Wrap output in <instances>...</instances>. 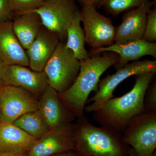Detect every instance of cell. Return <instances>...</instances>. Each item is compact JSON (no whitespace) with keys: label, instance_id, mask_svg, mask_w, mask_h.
I'll use <instances>...</instances> for the list:
<instances>
[{"label":"cell","instance_id":"d4e9b609","mask_svg":"<svg viewBox=\"0 0 156 156\" xmlns=\"http://www.w3.org/2000/svg\"><path fill=\"white\" fill-rule=\"evenodd\" d=\"M14 15L10 0H0V22L12 20Z\"/></svg>","mask_w":156,"mask_h":156},{"label":"cell","instance_id":"8992f818","mask_svg":"<svg viewBox=\"0 0 156 156\" xmlns=\"http://www.w3.org/2000/svg\"><path fill=\"white\" fill-rule=\"evenodd\" d=\"M123 136L138 156H152L156 148V113L144 112L134 117Z\"/></svg>","mask_w":156,"mask_h":156},{"label":"cell","instance_id":"4316f807","mask_svg":"<svg viewBox=\"0 0 156 156\" xmlns=\"http://www.w3.org/2000/svg\"><path fill=\"white\" fill-rule=\"evenodd\" d=\"M6 66V65L5 64L2 59L0 58V87L4 86L2 82V75L4 69Z\"/></svg>","mask_w":156,"mask_h":156},{"label":"cell","instance_id":"603a6c76","mask_svg":"<svg viewBox=\"0 0 156 156\" xmlns=\"http://www.w3.org/2000/svg\"><path fill=\"white\" fill-rule=\"evenodd\" d=\"M142 39L147 42L156 41V9H151L148 13L145 30Z\"/></svg>","mask_w":156,"mask_h":156},{"label":"cell","instance_id":"9c48e42d","mask_svg":"<svg viewBox=\"0 0 156 156\" xmlns=\"http://www.w3.org/2000/svg\"><path fill=\"white\" fill-rule=\"evenodd\" d=\"M38 108L39 99L25 89L9 85L0 87L1 121L13 123Z\"/></svg>","mask_w":156,"mask_h":156},{"label":"cell","instance_id":"4fadbf2b","mask_svg":"<svg viewBox=\"0 0 156 156\" xmlns=\"http://www.w3.org/2000/svg\"><path fill=\"white\" fill-rule=\"evenodd\" d=\"M38 110L50 129L69 126L76 118L62 102L58 92L49 85L39 98Z\"/></svg>","mask_w":156,"mask_h":156},{"label":"cell","instance_id":"4dcf8cb0","mask_svg":"<svg viewBox=\"0 0 156 156\" xmlns=\"http://www.w3.org/2000/svg\"><path fill=\"white\" fill-rule=\"evenodd\" d=\"M152 156H156V152H155L153 154Z\"/></svg>","mask_w":156,"mask_h":156},{"label":"cell","instance_id":"7402d4cb","mask_svg":"<svg viewBox=\"0 0 156 156\" xmlns=\"http://www.w3.org/2000/svg\"><path fill=\"white\" fill-rule=\"evenodd\" d=\"M10 2L12 10L16 15L38 9L44 2L42 0H10Z\"/></svg>","mask_w":156,"mask_h":156},{"label":"cell","instance_id":"f546056e","mask_svg":"<svg viewBox=\"0 0 156 156\" xmlns=\"http://www.w3.org/2000/svg\"><path fill=\"white\" fill-rule=\"evenodd\" d=\"M128 156H138L132 148H130L128 152Z\"/></svg>","mask_w":156,"mask_h":156},{"label":"cell","instance_id":"6da1fadb","mask_svg":"<svg viewBox=\"0 0 156 156\" xmlns=\"http://www.w3.org/2000/svg\"><path fill=\"white\" fill-rule=\"evenodd\" d=\"M119 56L112 52H105L81 60L78 75L72 86L66 91L58 93L62 104L77 118L84 115L85 106L89 95L96 92L101 76L114 66L119 60Z\"/></svg>","mask_w":156,"mask_h":156},{"label":"cell","instance_id":"3957f363","mask_svg":"<svg viewBox=\"0 0 156 156\" xmlns=\"http://www.w3.org/2000/svg\"><path fill=\"white\" fill-rule=\"evenodd\" d=\"M155 73H146L136 76L134 87L120 97L112 98L101 108L93 112V118L102 126L123 133L134 117L145 112L144 99Z\"/></svg>","mask_w":156,"mask_h":156},{"label":"cell","instance_id":"484cf974","mask_svg":"<svg viewBox=\"0 0 156 156\" xmlns=\"http://www.w3.org/2000/svg\"><path fill=\"white\" fill-rule=\"evenodd\" d=\"M82 5H93L99 8L101 0H79Z\"/></svg>","mask_w":156,"mask_h":156},{"label":"cell","instance_id":"7c38bea8","mask_svg":"<svg viewBox=\"0 0 156 156\" xmlns=\"http://www.w3.org/2000/svg\"><path fill=\"white\" fill-rule=\"evenodd\" d=\"M154 4V1L147 0L125 13L122 23L115 27V44H126L142 39L148 13Z\"/></svg>","mask_w":156,"mask_h":156},{"label":"cell","instance_id":"cb8c5ba5","mask_svg":"<svg viewBox=\"0 0 156 156\" xmlns=\"http://www.w3.org/2000/svg\"><path fill=\"white\" fill-rule=\"evenodd\" d=\"M145 112L148 113H156V80L150 84L144 95V99Z\"/></svg>","mask_w":156,"mask_h":156},{"label":"cell","instance_id":"52a82bcc","mask_svg":"<svg viewBox=\"0 0 156 156\" xmlns=\"http://www.w3.org/2000/svg\"><path fill=\"white\" fill-rule=\"evenodd\" d=\"M31 11L38 14L44 27L63 40L66 38L69 27L80 10L75 0H47L38 9Z\"/></svg>","mask_w":156,"mask_h":156},{"label":"cell","instance_id":"44dd1931","mask_svg":"<svg viewBox=\"0 0 156 156\" xmlns=\"http://www.w3.org/2000/svg\"><path fill=\"white\" fill-rule=\"evenodd\" d=\"M147 0H101L99 8L103 7L109 14L115 17L123 12L135 9Z\"/></svg>","mask_w":156,"mask_h":156},{"label":"cell","instance_id":"5b68a950","mask_svg":"<svg viewBox=\"0 0 156 156\" xmlns=\"http://www.w3.org/2000/svg\"><path fill=\"white\" fill-rule=\"evenodd\" d=\"M150 72L156 73V62L154 60L134 62L118 69L115 73L100 81L95 95L87 100V103H92L85 106L84 111L90 113L99 110L106 101L114 97L115 89L123 81L131 76Z\"/></svg>","mask_w":156,"mask_h":156},{"label":"cell","instance_id":"ffe728a7","mask_svg":"<svg viewBox=\"0 0 156 156\" xmlns=\"http://www.w3.org/2000/svg\"><path fill=\"white\" fill-rule=\"evenodd\" d=\"M12 123L36 140L41 138L50 130L38 109L27 113Z\"/></svg>","mask_w":156,"mask_h":156},{"label":"cell","instance_id":"d6986e66","mask_svg":"<svg viewBox=\"0 0 156 156\" xmlns=\"http://www.w3.org/2000/svg\"><path fill=\"white\" fill-rule=\"evenodd\" d=\"M80 11H78L70 24L67 31L65 47L72 51L78 60L89 58V53L85 47L86 37L83 29L81 26Z\"/></svg>","mask_w":156,"mask_h":156},{"label":"cell","instance_id":"7a4b0ae2","mask_svg":"<svg viewBox=\"0 0 156 156\" xmlns=\"http://www.w3.org/2000/svg\"><path fill=\"white\" fill-rule=\"evenodd\" d=\"M73 124V151L79 156H128L129 146L123 133L108 127H97L86 117Z\"/></svg>","mask_w":156,"mask_h":156},{"label":"cell","instance_id":"277c9868","mask_svg":"<svg viewBox=\"0 0 156 156\" xmlns=\"http://www.w3.org/2000/svg\"><path fill=\"white\" fill-rule=\"evenodd\" d=\"M80 62L75 57L72 51L59 42L43 71L48 78V83L58 92L66 91L78 75Z\"/></svg>","mask_w":156,"mask_h":156},{"label":"cell","instance_id":"8fae6325","mask_svg":"<svg viewBox=\"0 0 156 156\" xmlns=\"http://www.w3.org/2000/svg\"><path fill=\"white\" fill-rule=\"evenodd\" d=\"M73 124L50 129L41 138L36 140L26 152L27 156H51L73 151Z\"/></svg>","mask_w":156,"mask_h":156},{"label":"cell","instance_id":"30bf717a","mask_svg":"<svg viewBox=\"0 0 156 156\" xmlns=\"http://www.w3.org/2000/svg\"><path fill=\"white\" fill-rule=\"evenodd\" d=\"M2 82L3 85L25 89L37 98H40L49 86L44 71H34L27 66L18 65L6 66L3 71Z\"/></svg>","mask_w":156,"mask_h":156},{"label":"cell","instance_id":"ac0fdd59","mask_svg":"<svg viewBox=\"0 0 156 156\" xmlns=\"http://www.w3.org/2000/svg\"><path fill=\"white\" fill-rule=\"evenodd\" d=\"M12 21L14 34L26 50L34 41L43 25L36 12L27 11L16 15Z\"/></svg>","mask_w":156,"mask_h":156},{"label":"cell","instance_id":"e0dca14e","mask_svg":"<svg viewBox=\"0 0 156 156\" xmlns=\"http://www.w3.org/2000/svg\"><path fill=\"white\" fill-rule=\"evenodd\" d=\"M35 140L13 123L0 120V152H26Z\"/></svg>","mask_w":156,"mask_h":156},{"label":"cell","instance_id":"d6a6232c","mask_svg":"<svg viewBox=\"0 0 156 156\" xmlns=\"http://www.w3.org/2000/svg\"><path fill=\"white\" fill-rule=\"evenodd\" d=\"M0 120H1V113H0Z\"/></svg>","mask_w":156,"mask_h":156},{"label":"cell","instance_id":"5bb4252c","mask_svg":"<svg viewBox=\"0 0 156 156\" xmlns=\"http://www.w3.org/2000/svg\"><path fill=\"white\" fill-rule=\"evenodd\" d=\"M103 52H112L119 56V60L114 65L117 69L124 67L129 61H135L142 56H151L156 58V44L142 39L126 44L114 43L108 47L92 48L89 55L91 56Z\"/></svg>","mask_w":156,"mask_h":156},{"label":"cell","instance_id":"9a60e30c","mask_svg":"<svg viewBox=\"0 0 156 156\" xmlns=\"http://www.w3.org/2000/svg\"><path fill=\"white\" fill-rule=\"evenodd\" d=\"M59 41L57 35L42 27L34 41L26 50L30 68L34 71H43Z\"/></svg>","mask_w":156,"mask_h":156},{"label":"cell","instance_id":"2e32d148","mask_svg":"<svg viewBox=\"0 0 156 156\" xmlns=\"http://www.w3.org/2000/svg\"><path fill=\"white\" fill-rule=\"evenodd\" d=\"M0 58L6 65L29 66L26 50L14 34L12 20L0 22Z\"/></svg>","mask_w":156,"mask_h":156},{"label":"cell","instance_id":"ba28073f","mask_svg":"<svg viewBox=\"0 0 156 156\" xmlns=\"http://www.w3.org/2000/svg\"><path fill=\"white\" fill-rule=\"evenodd\" d=\"M86 41L92 48L108 47L115 43V27L111 20L101 14L93 5H84L80 11Z\"/></svg>","mask_w":156,"mask_h":156},{"label":"cell","instance_id":"f1b7e54d","mask_svg":"<svg viewBox=\"0 0 156 156\" xmlns=\"http://www.w3.org/2000/svg\"><path fill=\"white\" fill-rule=\"evenodd\" d=\"M0 156H27L26 152L17 153H8L0 152Z\"/></svg>","mask_w":156,"mask_h":156},{"label":"cell","instance_id":"1f68e13d","mask_svg":"<svg viewBox=\"0 0 156 156\" xmlns=\"http://www.w3.org/2000/svg\"><path fill=\"white\" fill-rule=\"evenodd\" d=\"M42 1H44V2H45V1H47V0H42Z\"/></svg>","mask_w":156,"mask_h":156},{"label":"cell","instance_id":"83f0119b","mask_svg":"<svg viewBox=\"0 0 156 156\" xmlns=\"http://www.w3.org/2000/svg\"><path fill=\"white\" fill-rule=\"evenodd\" d=\"M51 156H79L74 151H69Z\"/></svg>","mask_w":156,"mask_h":156}]
</instances>
